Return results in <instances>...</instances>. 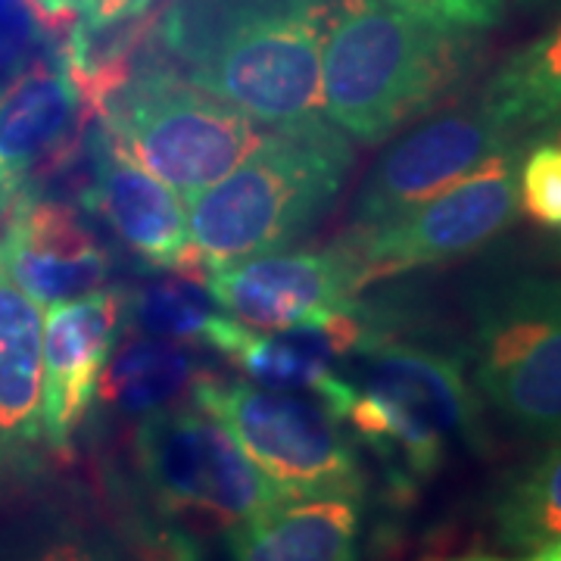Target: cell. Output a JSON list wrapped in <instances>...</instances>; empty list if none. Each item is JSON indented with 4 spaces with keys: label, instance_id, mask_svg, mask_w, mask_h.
Instances as JSON below:
<instances>
[{
    "label": "cell",
    "instance_id": "obj_1",
    "mask_svg": "<svg viewBox=\"0 0 561 561\" xmlns=\"http://www.w3.org/2000/svg\"><path fill=\"white\" fill-rule=\"evenodd\" d=\"M337 0H169L157 35L184 79L256 119L319 98L321 44Z\"/></svg>",
    "mask_w": 561,
    "mask_h": 561
},
{
    "label": "cell",
    "instance_id": "obj_2",
    "mask_svg": "<svg viewBox=\"0 0 561 561\" xmlns=\"http://www.w3.org/2000/svg\"><path fill=\"white\" fill-rule=\"evenodd\" d=\"M471 32L409 16L387 0H337L321 44V110L346 138L390 140L465 79Z\"/></svg>",
    "mask_w": 561,
    "mask_h": 561
},
{
    "label": "cell",
    "instance_id": "obj_3",
    "mask_svg": "<svg viewBox=\"0 0 561 561\" xmlns=\"http://www.w3.org/2000/svg\"><path fill=\"white\" fill-rule=\"evenodd\" d=\"M353 147L312 113L275 125L228 175L187 197L191 247L209 268L284 250L337 201Z\"/></svg>",
    "mask_w": 561,
    "mask_h": 561
},
{
    "label": "cell",
    "instance_id": "obj_4",
    "mask_svg": "<svg viewBox=\"0 0 561 561\" xmlns=\"http://www.w3.org/2000/svg\"><path fill=\"white\" fill-rule=\"evenodd\" d=\"M321 402L405 490L431 481L456 440L478 443V397L465 365L419 343L378 337L346 359Z\"/></svg>",
    "mask_w": 561,
    "mask_h": 561
},
{
    "label": "cell",
    "instance_id": "obj_5",
    "mask_svg": "<svg viewBox=\"0 0 561 561\" xmlns=\"http://www.w3.org/2000/svg\"><path fill=\"white\" fill-rule=\"evenodd\" d=\"M88 94L103 131L187 197L228 175L262 138L247 113L162 62L128 69L119 57H103L88 76Z\"/></svg>",
    "mask_w": 561,
    "mask_h": 561
},
{
    "label": "cell",
    "instance_id": "obj_6",
    "mask_svg": "<svg viewBox=\"0 0 561 561\" xmlns=\"http://www.w3.org/2000/svg\"><path fill=\"white\" fill-rule=\"evenodd\" d=\"M468 359L486 405L527 440H561V278L505 275L471 297Z\"/></svg>",
    "mask_w": 561,
    "mask_h": 561
},
{
    "label": "cell",
    "instance_id": "obj_7",
    "mask_svg": "<svg viewBox=\"0 0 561 561\" xmlns=\"http://www.w3.org/2000/svg\"><path fill=\"white\" fill-rule=\"evenodd\" d=\"M191 400L231 431L247 459L284 496H362L356 446L343 421L316 397L203 375Z\"/></svg>",
    "mask_w": 561,
    "mask_h": 561
},
{
    "label": "cell",
    "instance_id": "obj_8",
    "mask_svg": "<svg viewBox=\"0 0 561 561\" xmlns=\"http://www.w3.org/2000/svg\"><path fill=\"white\" fill-rule=\"evenodd\" d=\"M135 461L160 508L228 530L284 500L278 486L247 459L231 431L194 400L187 405L172 402L140 419Z\"/></svg>",
    "mask_w": 561,
    "mask_h": 561
},
{
    "label": "cell",
    "instance_id": "obj_9",
    "mask_svg": "<svg viewBox=\"0 0 561 561\" xmlns=\"http://www.w3.org/2000/svg\"><path fill=\"white\" fill-rule=\"evenodd\" d=\"M522 147L502 150L443 194L393 219L353 228L341 247L356 268V284L397 278L424 265L461 260L500 238L518 216Z\"/></svg>",
    "mask_w": 561,
    "mask_h": 561
},
{
    "label": "cell",
    "instance_id": "obj_10",
    "mask_svg": "<svg viewBox=\"0 0 561 561\" xmlns=\"http://www.w3.org/2000/svg\"><path fill=\"white\" fill-rule=\"evenodd\" d=\"M512 147L524 144L508 138L481 101L424 116L393 140L365 175L353 203V225L365 228L393 219Z\"/></svg>",
    "mask_w": 561,
    "mask_h": 561
},
{
    "label": "cell",
    "instance_id": "obj_11",
    "mask_svg": "<svg viewBox=\"0 0 561 561\" xmlns=\"http://www.w3.org/2000/svg\"><path fill=\"white\" fill-rule=\"evenodd\" d=\"M206 287L225 316L260 331L319 321L353 306L359 294L356 268L341 243L294 253L275 250L219 265L209 268Z\"/></svg>",
    "mask_w": 561,
    "mask_h": 561
},
{
    "label": "cell",
    "instance_id": "obj_12",
    "mask_svg": "<svg viewBox=\"0 0 561 561\" xmlns=\"http://www.w3.org/2000/svg\"><path fill=\"white\" fill-rule=\"evenodd\" d=\"M378 337H383L381 331L353 302L319 321L280 331H260L231 316H219L203 343H209L260 387L294 390L321 400L346 359H353L362 346Z\"/></svg>",
    "mask_w": 561,
    "mask_h": 561
},
{
    "label": "cell",
    "instance_id": "obj_13",
    "mask_svg": "<svg viewBox=\"0 0 561 561\" xmlns=\"http://www.w3.org/2000/svg\"><path fill=\"white\" fill-rule=\"evenodd\" d=\"M0 268L28 300L54 306L103 290L110 256L72 206L22 191L7 206Z\"/></svg>",
    "mask_w": 561,
    "mask_h": 561
},
{
    "label": "cell",
    "instance_id": "obj_14",
    "mask_svg": "<svg viewBox=\"0 0 561 561\" xmlns=\"http://www.w3.org/2000/svg\"><path fill=\"white\" fill-rule=\"evenodd\" d=\"M125 316L122 290H94L54 302L44 316V443L54 453L69 446L98 400L106 359Z\"/></svg>",
    "mask_w": 561,
    "mask_h": 561
},
{
    "label": "cell",
    "instance_id": "obj_15",
    "mask_svg": "<svg viewBox=\"0 0 561 561\" xmlns=\"http://www.w3.org/2000/svg\"><path fill=\"white\" fill-rule=\"evenodd\" d=\"M88 103L62 54L35 57L0 84V209L76 147Z\"/></svg>",
    "mask_w": 561,
    "mask_h": 561
},
{
    "label": "cell",
    "instance_id": "obj_16",
    "mask_svg": "<svg viewBox=\"0 0 561 561\" xmlns=\"http://www.w3.org/2000/svg\"><path fill=\"white\" fill-rule=\"evenodd\" d=\"M84 201L140 262L179 268L191 256L187 209L179 194L125 153L103 128L94 138V181Z\"/></svg>",
    "mask_w": 561,
    "mask_h": 561
},
{
    "label": "cell",
    "instance_id": "obj_17",
    "mask_svg": "<svg viewBox=\"0 0 561 561\" xmlns=\"http://www.w3.org/2000/svg\"><path fill=\"white\" fill-rule=\"evenodd\" d=\"M359 496H284L231 527V561H356Z\"/></svg>",
    "mask_w": 561,
    "mask_h": 561
},
{
    "label": "cell",
    "instance_id": "obj_18",
    "mask_svg": "<svg viewBox=\"0 0 561 561\" xmlns=\"http://www.w3.org/2000/svg\"><path fill=\"white\" fill-rule=\"evenodd\" d=\"M44 440V316L0 278V471L20 468Z\"/></svg>",
    "mask_w": 561,
    "mask_h": 561
},
{
    "label": "cell",
    "instance_id": "obj_19",
    "mask_svg": "<svg viewBox=\"0 0 561 561\" xmlns=\"http://www.w3.org/2000/svg\"><path fill=\"white\" fill-rule=\"evenodd\" d=\"M483 110L508 138H542L561 122V20L527 41L490 76Z\"/></svg>",
    "mask_w": 561,
    "mask_h": 561
},
{
    "label": "cell",
    "instance_id": "obj_20",
    "mask_svg": "<svg viewBox=\"0 0 561 561\" xmlns=\"http://www.w3.org/2000/svg\"><path fill=\"white\" fill-rule=\"evenodd\" d=\"M201 378V362L181 341L131 334L113 346L98 383V400L113 412L144 419L179 402Z\"/></svg>",
    "mask_w": 561,
    "mask_h": 561
},
{
    "label": "cell",
    "instance_id": "obj_21",
    "mask_svg": "<svg viewBox=\"0 0 561 561\" xmlns=\"http://www.w3.org/2000/svg\"><path fill=\"white\" fill-rule=\"evenodd\" d=\"M490 518L505 549H537L561 537V440L500 483Z\"/></svg>",
    "mask_w": 561,
    "mask_h": 561
},
{
    "label": "cell",
    "instance_id": "obj_22",
    "mask_svg": "<svg viewBox=\"0 0 561 561\" xmlns=\"http://www.w3.org/2000/svg\"><path fill=\"white\" fill-rule=\"evenodd\" d=\"M169 275L140 280L125 297V316L138 334L165 341L203 343L213 321L219 319L206 278L184 268H162Z\"/></svg>",
    "mask_w": 561,
    "mask_h": 561
},
{
    "label": "cell",
    "instance_id": "obj_23",
    "mask_svg": "<svg viewBox=\"0 0 561 561\" xmlns=\"http://www.w3.org/2000/svg\"><path fill=\"white\" fill-rule=\"evenodd\" d=\"M518 206L546 231L561 234V140L540 138L518 162Z\"/></svg>",
    "mask_w": 561,
    "mask_h": 561
},
{
    "label": "cell",
    "instance_id": "obj_24",
    "mask_svg": "<svg viewBox=\"0 0 561 561\" xmlns=\"http://www.w3.org/2000/svg\"><path fill=\"white\" fill-rule=\"evenodd\" d=\"M409 16L456 28V32H486L505 16V0H387Z\"/></svg>",
    "mask_w": 561,
    "mask_h": 561
},
{
    "label": "cell",
    "instance_id": "obj_25",
    "mask_svg": "<svg viewBox=\"0 0 561 561\" xmlns=\"http://www.w3.org/2000/svg\"><path fill=\"white\" fill-rule=\"evenodd\" d=\"M38 25L28 0H0V84L35 60Z\"/></svg>",
    "mask_w": 561,
    "mask_h": 561
},
{
    "label": "cell",
    "instance_id": "obj_26",
    "mask_svg": "<svg viewBox=\"0 0 561 561\" xmlns=\"http://www.w3.org/2000/svg\"><path fill=\"white\" fill-rule=\"evenodd\" d=\"M160 3L162 0H98L91 7V13L79 20V25L88 35H101V32H110V28L125 25V22L144 20Z\"/></svg>",
    "mask_w": 561,
    "mask_h": 561
},
{
    "label": "cell",
    "instance_id": "obj_27",
    "mask_svg": "<svg viewBox=\"0 0 561 561\" xmlns=\"http://www.w3.org/2000/svg\"><path fill=\"white\" fill-rule=\"evenodd\" d=\"M25 561H122L106 542L88 537H62V540L41 546L32 559Z\"/></svg>",
    "mask_w": 561,
    "mask_h": 561
},
{
    "label": "cell",
    "instance_id": "obj_28",
    "mask_svg": "<svg viewBox=\"0 0 561 561\" xmlns=\"http://www.w3.org/2000/svg\"><path fill=\"white\" fill-rule=\"evenodd\" d=\"M41 25L57 28V25H69V22L84 20L91 13V7L98 0H28Z\"/></svg>",
    "mask_w": 561,
    "mask_h": 561
},
{
    "label": "cell",
    "instance_id": "obj_29",
    "mask_svg": "<svg viewBox=\"0 0 561 561\" xmlns=\"http://www.w3.org/2000/svg\"><path fill=\"white\" fill-rule=\"evenodd\" d=\"M449 561H561V537L552 542H542L537 549H527L522 559H505V556H486V552H471V556H459Z\"/></svg>",
    "mask_w": 561,
    "mask_h": 561
},
{
    "label": "cell",
    "instance_id": "obj_30",
    "mask_svg": "<svg viewBox=\"0 0 561 561\" xmlns=\"http://www.w3.org/2000/svg\"><path fill=\"white\" fill-rule=\"evenodd\" d=\"M542 138H556V140H561V122H559V125H556V128H552V131H546Z\"/></svg>",
    "mask_w": 561,
    "mask_h": 561
},
{
    "label": "cell",
    "instance_id": "obj_31",
    "mask_svg": "<svg viewBox=\"0 0 561 561\" xmlns=\"http://www.w3.org/2000/svg\"><path fill=\"white\" fill-rule=\"evenodd\" d=\"M522 3H534V7H542V3H561V0H522Z\"/></svg>",
    "mask_w": 561,
    "mask_h": 561
},
{
    "label": "cell",
    "instance_id": "obj_32",
    "mask_svg": "<svg viewBox=\"0 0 561 561\" xmlns=\"http://www.w3.org/2000/svg\"><path fill=\"white\" fill-rule=\"evenodd\" d=\"M0 278H3V268H0Z\"/></svg>",
    "mask_w": 561,
    "mask_h": 561
},
{
    "label": "cell",
    "instance_id": "obj_33",
    "mask_svg": "<svg viewBox=\"0 0 561 561\" xmlns=\"http://www.w3.org/2000/svg\"><path fill=\"white\" fill-rule=\"evenodd\" d=\"M0 216H3V209H0Z\"/></svg>",
    "mask_w": 561,
    "mask_h": 561
}]
</instances>
